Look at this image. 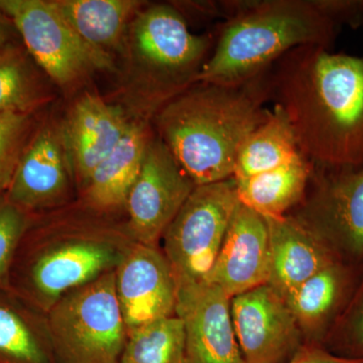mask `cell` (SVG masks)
<instances>
[{
    "mask_svg": "<svg viewBox=\"0 0 363 363\" xmlns=\"http://www.w3.org/2000/svg\"><path fill=\"white\" fill-rule=\"evenodd\" d=\"M267 88L315 167H363V56L296 48L267 72Z\"/></svg>",
    "mask_w": 363,
    "mask_h": 363,
    "instance_id": "1",
    "label": "cell"
},
{
    "mask_svg": "<svg viewBox=\"0 0 363 363\" xmlns=\"http://www.w3.org/2000/svg\"><path fill=\"white\" fill-rule=\"evenodd\" d=\"M135 243L124 219L76 201L33 217L14 257L9 290L47 314L67 293L116 271Z\"/></svg>",
    "mask_w": 363,
    "mask_h": 363,
    "instance_id": "2",
    "label": "cell"
},
{
    "mask_svg": "<svg viewBox=\"0 0 363 363\" xmlns=\"http://www.w3.org/2000/svg\"><path fill=\"white\" fill-rule=\"evenodd\" d=\"M267 72L240 85L195 83L152 118L155 133L196 186L233 178L240 147L271 111Z\"/></svg>",
    "mask_w": 363,
    "mask_h": 363,
    "instance_id": "3",
    "label": "cell"
},
{
    "mask_svg": "<svg viewBox=\"0 0 363 363\" xmlns=\"http://www.w3.org/2000/svg\"><path fill=\"white\" fill-rule=\"evenodd\" d=\"M215 40L214 32H191L172 2H147L128 26L118 58L116 104L131 119L152 123L164 105L198 82Z\"/></svg>",
    "mask_w": 363,
    "mask_h": 363,
    "instance_id": "4",
    "label": "cell"
},
{
    "mask_svg": "<svg viewBox=\"0 0 363 363\" xmlns=\"http://www.w3.org/2000/svg\"><path fill=\"white\" fill-rule=\"evenodd\" d=\"M338 28L318 0H245L238 16L217 23L214 48L198 82L247 83L296 48L332 50Z\"/></svg>",
    "mask_w": 363,
    "mask_h": 363,
    "instance_id": "5",
    "label": "cell"
},
{
    "mask_svg": "<svg viewBox=\"0 0 363 363\" xmlns=\"http://www.w3.org/2000/svg\"><path fill=\"white\" fill-rule=\"evenodd\" d=\"M59 363H119L128 338L114 272L67 293L47 312Z\"/></svg>",
    "mask_w": 363,
    "mask_h": 363,
    "instance_id": "6",
    "label": "cell"
},
{
    "mask_svg": "<svg viewBox=\"0 0 363 363\" xmlns=\"http://www.w3.org/2000/svg\"><path fill=\"white\" fill-rule=\"evenodd\" d=\"M26 51L64 92L80 89L98 73H116V61L85 42L51 0H0Z\"/></svg>",
    "mask_w": 363,
    "mask_h": 363,
    "instance_id": "7",
    "label": "cell"
},
{
    "mask_svg": "<svg viewBox=\"0 0 363 363\" xmlns=\"http://www.w3.org/2000/svg\"><path fill=\"white\" fill-rule=\"evenodd\" d=\"M240 203L233 178L196 186L160 245L178 285L206 281Z\"/></svg>",
    "mask_w": 363,
    "mask_h": 363,
    "instance_id": "8",
    "label": "cell"
},
{
    "mask_svg": "<svg viewBox=\"0 0 363 363\" xmlns=\"http://www.w3.org/2000/svg\"><path fill=\"white\" fill-rule=\"evenodd\" d=\"M313 190L292 215L309 227L339 259L363 264V167L327 169L315 167Z\"/></svg>",
    "mask_w": 363,
    "mask_h": 363,
    "instance_id": "9",
    "label": "cell"
},
{
    "mask_svg": "<svg viewBox=\"0 0 363 363\" xmlns=\"http://www.w3.org/2000/svg\"><path fill=\"white\" fill-rule=\"evenodd\" d=\"M196 187L156 133L126 202L125 225L140 245L160 247L162 235Z\"/></svg>",
    "mask_w": 363,
    "mask_h": 363,
    "instance_id": "10",
    "label": "cell"
},
{
    "mask_svg": "<svg viewBox=\"0 0 363 363\" xmlns=\"http://www.w3.org/2000/svg\"><path fill=\"white\" fill-rule=\"evenodd\" d=\"M4 194L32 217L76 201L77 187L59 118L49 116L37 125Z\"/></svg>",
    "mask_w": 363,
    "mask_h": 363,
    "instance_id": "11",
    "label": "cell"
},
{
    "mask_svg": "<svg viewBox=\"0 0 363 363\" xmlns=\"http://www.w3.org/2000/svg\"><path fill=\"white\" fill-rule=\"evenodd\" d=\"M230 308L245 363H286L304 346L285 298L267 284L235 296Z\"/></svg>",
    "mask_w": 363,
    "mask_h": 363,
    "instance_id": "12",
    "label": "cell"
},
{
    "mask_svg": "<svg viewBox=\"0 0 363 363\" xmlns=\"http://www.w3.org/2000/svg\"><path fill=\"white\" fill-rule=\"evenodd\" d=\"M230 301L207 281L178 285L176 316L183 324L189 363H245L234 332Z\"/></svg>",
    "mask_w": 363,
    "mask_h": 363,
    "instance_id": "13",
    "label": "cell"
},
{
    "mask_svg": "<svg viewBox=\"0 0 363 363\" xmlns=\"http://www.w3.org/2000/svg\"><path fill=\"white\" fill-rule=\"evenodd\" d=\"M114 285L128 333L176 316L178 284L161 247L135 242L114 271Z\"/></svg>",
    "mask_w": 363,
    "mask_h": 363,
    "instance_id": "14",
    "label": "cell"
},
{
    "mask_svg": "<svg viewBox=\"0 0 363 363\" xmlns=\"http://www.w3.org/2000/svg\"><path fill=\"white\" fill-rule=\"evenodd\" d=\"M131 121L121 104L88 91L79 95L63 118H60L77 194L98 164L123 140Z\"/></svg>",
    "mask_w": 363,
    "mask_h": 363,
    "instance_id": "15",
    "label": "cell"
},
{
    "mask_svg": "<svg viewBox=\"0 0 363 363\" xmlns=\"http://www.w3.org/2000/svg\"><path fill=\"white\" fill-rule=\"evenodd\" d=\"M271 247L266 217L238 205L206 281L233 298L269 284Z\"/></svg>",
    "mask_w": 363,
    "mask_h": 363,
    "instance_id": "16",
    "label": "cell"
},
{
    "mask_svg": "<svg viewBox=\"0 0 363 363\" xmlns=\"http://www.w3.org/2000/svg\"><path fill=\"white\" fill-rule=\"evenodd\" d=\"M154 135L152 123L133 119L123 140L79 190L76 202L94 213L125 220L128 195Z\"/></svg>",
    "mask_w": 363,
    "mask_h": 363,
    "instance_id": "17",
    "label": "cell"
},
{
    "mask_svg": "<svg viewBox=\"0 0 363 363\" xmlns=\"http://www.w3.org/2000/svg\"><path fill=\"white\" fill-rule=\"evenodd\" d=\"M266 219L271 247L267 285L281 297L325 267L342 262L318 234L292 215Z\"/></svg>",
    "mask_w": 363,
    "mask_h": 363,
    "instance_id": "18",
    "label": "cell"
},
{
    "mask_svg": "<svg viewBox=\"0 0 363 363\" xmlns=\"http://www.w3.org/2000/svg\"><path fill=\"white\" fill-rule=\"evenodd\" d=\"M357 267L334 262L283 297L302 333L314 341L330 333L357 291Z\"/></svg>",
    "mask_w": 363,
    "mask_h": 363,
    "instance_id": "19",
    "label": "cell"
},
{
    "mask_svg": "<svg viewBox=\"0 0 363 363\" xmlns=\"http://www.w3.org/2000/svg\"><path fill=\"white\" fill-rule=\"evenodd\" d=\"M67 23L91 47L117 62L128 26L147 1L142 0H51Z\"/></svg>",
    "mask_w": 363,
    "mask_h": 363,
    "instance_id": "20",
    "label": "cell"
},
{
    "mask_svg": "<svg viewBox=\"0 0 363 363\" xmlns=\"http://www.w3.org/2000/svg\"><path fill=\"white\" fill-rule=\"evenodd\" d=\"M11 294L0 290V363H59L47 314Z\"/></svg>",
    "mask_w": 363,
    "mask_h": 363,
    "instance_id": "21",
    "label": "cell"
},
{
    "mask_svg": "<svg viewBox=\"0 0 363 363\" xmlns=\"http://www.w3.org/2000/svg\"><path fill=\"white\" fill-rule=\"evenodd\" d=\"M314 169V164L301 155L271 171L234 179L238 200L264 217L286 216L304 200Z\"/></svg>",
    "mask_w": 363,
    "mask_h": 363,
    "instance_id": "22",
    "label": "cell"
},
{
    "mask_svg": "<svg viewBox=\"0 0 363 363\" xmlns=\"http://www.w3.org/2000/svg\"><path fill=\"white\" fill-rule=\"evenodd\" d=\"M303 155L286 114L272 106L264 123L250 133L236 159L233 179L271 171Z\"/></svg>",
    "mask_w": 363,
    "mask_h": 363,
    "instance_id": "23",
    "label": "cell"
},
{
    "mask_svg": "<svg viewBox=\"0 0 363 363\" xmlns=\"http://www.w3.org/2000/svg\"><path fill=\"white\" fill-rule=\"evenodd\" d=\"M43 75L28 52L13 45L0 52V112L33 114L51 101Z\"/></svg>",
    "mask_w": 363,
    "mask_h": 363,
    "instance_id": "24",
    "label": "cell"
},
{
    "mask_svg": "<svg viewBox=\"0 0 363 363\" xmlns=\"http://www.w3.org/2000/svg\"><path fill=\"white\" fill-rule=\"evenodd\" d=\"M119 363H189L181 320L164 318L130 331Z\"/></svg>",
    "mask_w": 363,
    "mask_h": 363,
    "instance_id": "25",
    "label": "cell"
},
{
    "mask_svg": "<svg viewBox=\"0 0 363 363\" xmlns=\"http://www.w3.org/2000/svg\"><path fill=\"white\" fill-rule=\"evenodd\" d=\"M35 128L33 114L0 112V193L11 185Z\"/></svg>",
    "mask_w": 363,
    "mask_h": 363,
    "instance_id": "26",
    "label": "cell"
},
{
    "mask_svg": "<svg viewBox=\"0 0 363 363\" xmlns=\"http://www.w3.org/2000/svg\"><path fill=\"white\" fill-rule=\"evenodd\" d=\"M32 219L0 193V290H9L14 257Z\"/></svg>",
    "mask_w": 363,
    "mask_h": 363,
    "instance_id": "27",
    "label": "cell"
},
{
    "mask_svg": "<svg viewBox=\"0 0 363 363\" xmlns=\"http://www.w3.org/2000/svg\"><path fill=\"white\" fill-rule=\"evenodd\" d=\"M329 334L331 346L328 350L331 352L363 359V283L358 285L350 304Z\"/></svg>",
    "mask_w": 363,
    "mask_h": 363,
    "instance_id": "28",
    "label": "cell"
},
{
    "mask_svg": "<svg viewBox=\"0 0 363 363\" xmlns=\"http://www.w3.org/2000/svg\"><path fill=\"white\" fill-rule=\"evenodd\" d=\"M325 13L339 26H350L357 28L363 26V0H318Z\"/></svg>",
    "mask_w": 363,
    "mask_h": 363,
    "instance_id": "29",
    "label": "cell"
},
{
    "mask_svg": "<svg viewBox=\"0 0 363 363\" xmlns=\"http://www.w3.org/2000/svg\"><path fill=\"white\" fill-rule=\"evenodd\" d=\"M286 363H363V359L340 357L331 352L326 346L311 343L303 346Z\"/></svg>",
    "mask_w": 363,
    "mask_h": 363,
    "instance_id": "30",
    "label": "cell"
},
{
    "mask_svg": "<svg viewBox=\"0 0 363 363\" xmlns=\"http://www.w3.org/2000/svg\"><path fill=\"white\" fill-rule=\"evenodd\" d=\"M16 33H18V32L14 28L13 21L0 9V52L13 45L11 42H13Z\"/></svg>",
    "mask_w": 363,
    "mask_h": 363,
    "instance_id": "31",
    "label": "cell"
},
{
    "mask_svg": "<svg viewBox=\"0 0 363 363\" xmlns=\"http://www.w3.org/2000/svg\"><path fill=\"white\" fill-rule=\"evenodd\" d=\"M2 52V51H1Z\"/></svg>",
    "mask_w": 363,
    "mask_h": 363,
    "instance_id": "32",
    "label": "cell"
},
{
    "mask_svg": "<svg viewBox=\"0 0 363 363\" xmlns=\"http://www.w3.org/2000/svg\"></svg>",
    "mask_w": 363,
    "mask_h": 363,
    "instance_id": "33",
    "label": "cell"
}]
</instances>
